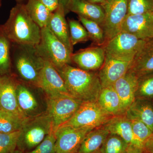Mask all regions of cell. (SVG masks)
Segmentation results:
<instances>
[{"label":"cell","mask_w":153,"mask_h":153,"mask_svg":"<svg viewBox=\"0 0 153 153\" xmlns=\"http://www.w3.org/2000/svg\"><path fill=\"white\" fill-rule=\"evenodd\" d=\"M93 129L88 128L61 126L55 131L56 138L55 152L76 153L85 136Z\"/></svg>","instance_id":"11"},{"label":"cell","mask_w":153,"mask_h":153,"mask_svg":"<svg viewBox=\"0 0 153 153\" xmlns=\"http://www.w3.org/2000/svg\"><path fill=\"white\" fill-rule=\"evenodd\" d=\"M113 117L101 108L97 101L84 102L73 117L61 126L94 129L105 125Z\"/></svg>","instance_id":"8"},{"label":"cell","mask_w":153,"mask_h":153,"mask_svg":"<svg viewBox=\"0 0 153 153\" xmlns=\"http://www.w3.org/2000/svg\"><path fill=\"white\" fill-rule=\"evenodd\" d=\"M144 153H153V132L145 143Z\"/></svg>","instance_id":"37"},{"label":"cell","mask_w":153,"mask_h":153,"mask_svg":"<svg viewBox=\"0 0 153 153\" xmlns=\"http://www.w3.org/2000/svg\"><path fill=\"white\" fill-rule=\"evenodd\" d=\"M101 5L105 13L101 27L106 44L121 32L122 25L127 15L128 0H107Z\"/></svg>","instance_id":"10"},{"label":"cell","mask_w":153,"mask_h":153,"mask_svg":"<svg viewBox=\"0 0 153 153\" xmlns=\"http://www.w3.org/2000/svg\"><path fill=\"white\" fill-rule=\"evenodd\" d=\"M36 47L41 57L52 63L57 70L71 63L72 52L48 27L41 29V40Z\"/></svg>","instance_id":"6"},{"label":"cell","mask_w":153,"mask_h":153,"mask_svg":"<svg viewBox=\"0 0 153 153\" xmlns=\"http://www.w3.org/2000/svg\"><path fill=\"white\" fill-rule=\"evenodd\" d=\"M104 126L110 133L122 138L128 147L131 144L133 139L131 122L125 114L113 117Z\"/></svg>","instance_id":"24"},{"label":"cell","mask_w":153,"mask_h":153,"mask_svg":"<svg viewBox=\"0 0 153 153\" xmlns=\"http://www.w3.org/2000/svg\"><path fill=\"white\" fill-rule=\"evenodd\" d=\"M128 145L119 136L109 134L100 151V153H127Z\"/></svg>","instance_id":"30"},{"label":"cell","mask_w":153,"mask_h":153,"mask_svg":"<svg viewBox=\"0 0 153 153\" xmlns=\"http://www.w3.org/2000/svg\"><path fill=\"white\" fill-rule=\"evenodd\" d=\"M13 153H24L23 152H22V151L19 150V149H17L16 150V151H15V152H14Z\"/></svg>","instance_id":"40"},{"label":"cell","mask_w":153,"mask_h":153,"mask_svg":"<svg viewBox=\"0 0 153 153\" xmlns=\"http://www.w3.org/2000/svg\"><path fill=\"white\" fill-rule=\"evenodd\" d=\"M97 102L103 110L112 116L125 114L120 97L112 85L102 88Z\"/></svg>","instance_id":"22"},{"label":"cell","mask_w":153,"mask_h":153,"mask_svg":"<svg viewBox=\"0 0 153 153\" xmlns=\"http://www.w3.org/2000/svg\"><path fill=\"white\" fill-rule=\"evenodd\" d=\"M55 153H57L55 152Z\"/></svg>","instance_id":"44"},{"label":"cell","mask_w":153,"mask_h":153,"mask_svg":"<svg viewBox=\"0 0 153 153\" xmlns=\"http://www.w3.org/2000/svg\"><path fill=\"white\" fill-rule=\"evenodd\" d=\"M71 1V0H60V4H62L64 7V9H65L68 3Z\"/></svg>","instance_id":"39"},{"label":"cell","mask_w":153,"mask_h":153,"mask_svg":"<svg viewBox=\"0 0 153 153\" xmlns=\"http://www.w3.org/2000/svg\"><path fill=\"white\" fill-rule=\"evenodd\" d=\"M26 9L31 19L41 29L48 27L52 12L39 0H27Z\"/></svg>","instance_id":"26"},{"label":"cell","mask_w":153,"mask_h":153,"mask_svg":"<svg viewBox=\"0 0 153 153\" xmlns=\"http://www.w3.org/2000/svg\"><path fill=\"white\" fill-rule=\"evenodd\" d=\"M125 114L130 120L143 123L153 132V106L149 100L135 99Z\"/></svg>","instance_id":"21"},{"label":"cell","mask_w":153,"mask_h":153,"mask_svg":"<svg viewBox=\"0 0 153 153\" xmlns=\"http://www.w3.org/2000/svg\"><path fill=\"white\" fill-rule=\"evenodd\" d=\"M57 71L70 95L83 102L97 101L102 89L98 73L82 70L69 64Z\"/></svg>","instance_id":"1"},{"label":"cell","mask_w":153,"mask_h":153,"mask_svg":"<svg viewBox=\"0 0 153 153\" xmlns=\"http://www.w3.org/2000/svg\"><path fill=\"white\" fill-rule=\"evenodd\" d=\"M105 58V52L103 46H98L81 49L72 53L71 62L79 68L88 71H95L101 68Z\"/></svg>","instance_id":"15"},{"label":"cell","mask_w":153,"mask_h":153,"mask_svg":"<svg viewBox=\"0 0 153 153\" xmlns=\"http://www.w3.org/2000/svg\"><path fill=\"white\" fill-rule=\"evenodd\" d=\"M37 86L42 88L47 96L58 94L70 95L62 76L55 66L47 60H45Z\"/></svg>","instance_id":"13"},{"label":"cell","mask_w":153,"mask_h":153,"mask_svg":"<svg viewBox=\"0 0 153 153\" xmlns=\"http://www.w3.org/2000/svg\"><path fill=\"white\" fill-rule=\"evenodd\" d=\"M153 98V73L139 77L135 99L149 100Z\"/></svg>","instance_id":"32"},{"label":"cell","mask_w":153,"mask_h":153,"mask_svg":"<svg viewBox=\"0 0 153 153\" xmlns=\"http://www.w3.org/2000/svg\"><path fill=\"white\" fill-rule=\"evenodd\" d=\"M20 131L12 133H0V153H13L17 149Z\"/></svg>","instance_id":"34"},{"label":"cell","mask_w":153,"mask_h":153,"mask_svg":"<svg viewBox=\"0 0 153 153\" xmlns=\"http://www.w3.org/2000/svg\"><path fill=\"white\" fill-rule=\"evenodd\" d=\"M96 153H100V152H99Z\"/></svg>","instance_id":"43"},{"label":"cell","mask_w":153,"mask_h":153,"mask_svg":"<svg viewBox=\"0 0 153 153\" xmlns=\"http://www.w3.org/2000/svg\"><path fill=\"white\" fill-rule=\"evenodd\" d=\"M132 62L105 56L98 74L102 88L113 85L128 71Z\"/></svg>","instance_id":"16"},{"label":"cell","mask_w":153,"mask_h":153,"mask_svg":"<svg viewBox=\"0 0 153 153\" xmlns=\"http://www.w3.org/2000/svg\"><path fill=\"white\" fill-rule=\"evenodd\" d=\"M145 41L129 33L121 32L103 47L105 56L132 62Z\"/></svg>","instance_id":"9"},{"label":"cell","mask_w":153,"mask_h":153,"mask_svg":"<svg viewBox=\"0 0 153 153\" xmlns=\"http://www.w3.org/2000/svg\"><path fill=\"white\" fill-rule=\"evenodd\" d=\"M16 93L19 108L26 118L47 112L48 96L41 88L19 79Z\"/></svg>","instance_id":"5"},{"label":"cell","mask_w":153,"mask_h":153,"mask_svg":"<svg viewBox=\"0 0 153 153\" xmlns=\"http://www.w3.org/2000/svg\"><path fill=\"white\" fill-rule=\"evenodd\" d=\"M11 45L12 42L0 25V76L12 73Z\"/></svg>","instance_id":"27"},{"label":"cell","mask_w":153,"mask_h":153,"mask_svg":"<svg viewBox=\"0 0 153 153\" xmlns=\"http://www.w3.org/2000/svg\"><path fill=\"white\" fill-rule=\"evenodd\" d=\"M65 15L64 7L59 4L57 9L52 12L47 27L72 52L73 46L70 40L69 28L65 19Z\"/></svg>","instance_id":"20"},{"label":"cell","mask_w":153,"mask_h":153,"mask_svg":"<svg viewBox=\"0 0 153 153\" xmlns=\"http://www.w3.org/2000/svg\"><path fill=\"white\" fill-rule=\"evenodd\" d=\"M12 73L19 80L37 85L45 63L36 45L12 43Z\"/></svg>","instance_id":"3"},{"label":"cell","mask_w":153,"mask_h":153,"mask_svg":"<svg viewBox=\"0 0 153 153\" xmlns=\"http://www.w3.org/2000/svg\"><path fill=\"white\" fill-rule=\"evenodd\" d=\"M79 22L84 26L89 35V38L98 46L105 44L104 31L101 26L95 22L78 16Z\"/></svg>","instance_id":"29"},{"label":"cell","mask_w":153,"mask_h":153,"mask_svg":"<svg viewBox=\"0 0 153 153\" xmlns=\"http://www.w3.org/2000/svg\"><path fill=\"white\" fill-rule=\"evenodd\" d=\"M53 131L52 119L47 112L37 117L28 119L20 131L17 149L23 153L32 150Z\"/></svg>","instance_id":"4"},{"label":"cell","mask_w":153,"mask_h":153,"mask_svg":"<svg viewBox=\"0 0 153 153\" xmlns=\"http://www.w3.org/2000/svg\"><path fill=\"white\" fill-rule=\"evenodd\" d=\"M51 12L55 11L60 4V0H39Z\"/></svg>","instance_id":"36"},{"label":"cell","mask_w":153,"mask_h":153,"mask_svg":"<svg viewBox=\"0 0 153 153\" xmlns=\"http://www.w3.org/2000/svg\"><path fill=\"white\" fill-rule=\"evenodd\" d=\"M56 140L55 131H53L36 148L24 153H55Z\"/></svg>","instance_id":"35"},{"label":"cell","mask_w":153,"mask_h":153,"mask_svg":"<svg viewBox=\"0 0 153 153\" xmlns=\"http://www.w3.org/2000/svg\"><path fill=\"white\" fill-rule=\"evenodd\" d=\"M2 4V0H0V7H1V6Z\"/></svg>","instance_id":"42"},{"label":"cell","mask_w":153,"mask_h":153,"mask_svg":"<svg viewBox=\"0 0 153 153\" xmlns=\"http://www.w3.org/2000/svg\"><path fill=\"white\" fill-rule=\"evenodd\" d=\"M2 27L13 44L36 46L41 40V28L31 19L25 4L22 3H17L11 9Z\"/></svg>","instance_id":"2"},{"label":"cell","mask_w":153,"mask_h":153,"mask_svg":"<svg viewBox=\"0 0 153 153\" xmlns=\"http://www.w3.org/2000/svg\"><path fill=\"white\" fill-rule=\"evenodd\" d=\"M132 127L133 139L128 146L127 153H144L145 143L153 131L143 123L137 120H131Z\"/></svg>","instance_id":"25"},{"label":"cell","mask_w":153,"mask_h":153,"mask_svg":"<svg viewBox=\"0 0 153 153\" xmlns=\"http://www.w3.org/2000/svg\"><path fill=\"white\" fill-rule=\"evenodd\" d=\"M68 25L72 46L90 39L87 30L80 22L73 19H68Z\"/></svg>","instance_id":"31"},{"label":"cell","mask_w":153,"mask_h":153,"mask_svg":"<svg viewBox=\"0 0 153 153\" xmlns=\"http://www.w3.org/2000/svg\"><path fill=\"white\" fill-rule=\"evenodd\" d=\"M109 134L104 125L93 129L85 136L76 153L99 152Z\"/></svg>","instance_id":"23"},{"label":"cell","mask_w":153,"mask_h":153,"mask_svg":"<svg viewBox=\"0 0 153 153\" xmlns=\"http://www.w3.org/2000/svg\"><path fill=\"white\" fill-rule=\"evenodd\" d=\"M129 70L138 77L153 73V38L145 40L135 56Z\"/></svg>","instance_id":"18"},{"label":"cell","mask_w":153,"mask_h":153,"mask_svg":"<svg viewBox=\"0 0 153 153\" xmlns=\"http://www.w3.org/2000/svg\"><path fill=\"white\" fill-rule=\"evenodd\" d=\"M47 96V112L52 118L54 131L73 117L83 102L68 94Z\"/></svg>","instance_id":"7"},{"label":"cell","mask_w":153,"mask_h":153,"mask_svg":"<svg viewBox=\"0 0 153 153\" xmlns=\"http://www.w3.org/2000/svg\"><path fill=\"white\" fill-rule=\"evenodd\" d=\"M69 12L95 22L101 27L104 22L105 13L102 7L85 0H71L65 9V14Z\"/></svg>","instance_id":"19"},{"label":"cell","mask_w":153,"mask_h":153,"mask_svg":"<svg viewBox=\"0 0 153 153\" xmlns=\"http://www.w3.org/2000/svg\"><path fill=\"white\" fill-rule=\"evenodd\" d=\"M121 32L129 33L143 40L153 38V13L127 15Z\"/></svg>","instance_id":"14"},{"label":"cell","mask_w":153,"mask_h":153,"mask_svg":"<svg viewBox=\"0 0 153 153\" xmlns=\"http://www.w3.org/2000/svg\"><path fill=\"white\" fill-rule=\"evenodd\" d=\"M85 1H87L89 2L93 3V4H102L106 1L107 0H85Z\"/></svg>","instance_id":"38"},{"label":"cell","mask_w":153,"mask_h":153,"mask_svg":"<svg viewBox=\"0 0 153 153\" xmlns=\"http://www.w3.org/2000/svg\"><path fill=\"white\" fill-rule=\"evenodd\" d=\"M27 119H25L13 113L0 109V133L8 134L19 131Z\"/></svg>","instance_id":"28"},{"label":"cell","mask_w":153,"mask_h":153,"mask_svg":"<svg viewBox=\"0 0 153 153\" xmlns=\"http://www.w3.org/2000/svg\"><path fill=\"white\" fill-rule=\"evenodd\" d=\"M138 82L139 77L136 74L128 70L112 85L120 97L125 114L135 99Z\"/></svg>","instance_id":"17"},{"label":"cell","mask_w":153,"mask_h":153,"mask_svg":"<svg viewBox=\"0 0 153 153\" xmlns=\"http://www.w3.org/2000/svg\"><path fill=\"white\" fill-rule=\"evenodd\" d=\"M16 1L18 2V3H22L23 1H25V0H16Z\"/></svg>","instance_id":"41"},{"label":"cell","mask_w":153,"mask_h":153,"mask_svg":"<svg viewBox=\"0 0 153 153\" xmlns=\"http://www.w3.org/2000/svg\"><path fill=\"white\" fill-rule=\"evenodd\" d=\"M19 79L14 73L0 76V109L26 118L20 109L17 101L16 90Z\"/></svg>","instance_id":"12"},{"label":"cell","mask_w":153,"mask_h":153,"mask_svg":"<svg viewBox=\"0 0 153 153\" xmlns=\"http://www.w3.org/2000/svg\"><path fill=\"white\" fill-rule=\"evenodd\" d=\"M153 13V0H128L127 15Z\"/></svg>","instance_id":"33"}]
</instances>
